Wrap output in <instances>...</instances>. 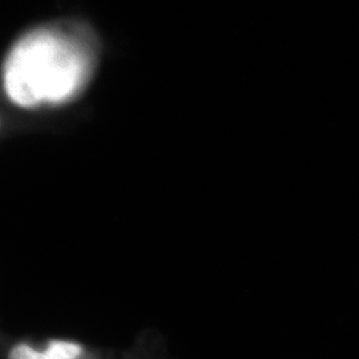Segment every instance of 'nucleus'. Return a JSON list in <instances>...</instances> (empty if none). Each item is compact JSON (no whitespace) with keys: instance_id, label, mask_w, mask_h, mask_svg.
Here are the masks:
<instances>
[{"instance_id":"2","label":"nucleus","mask_w":359,"mask_h":359,"mask_svg":"<svg viewBox=\"0 0 359 359\" xmlns=\"http://www.w3.org/2000/svg\"><path fill=\"white\" fill-rule=\"evenodd\" d=\"M81 353L83 347L77 344L51 341L43 353L26 344H19L10 350L7 359H76Z\"/></svg>"},{"instance_id":"1","label":"nucleus","mask_w":359,"mask_h":359,"mask_svg":"<svg viewBox=\"0 0 359 359\" xmlns=\"http://www.w3.org/2000/svg\"><path fill=\"white\" fill-rule=\"evenodd\" d=\"M90 44L68 27L39 28L20 39L3 71L4 90L23 108L62 104L76 96L92 69Z\"/></svg>"}]
</instances>
